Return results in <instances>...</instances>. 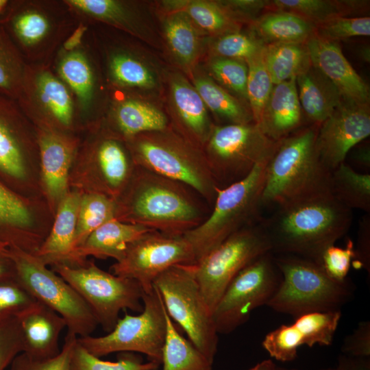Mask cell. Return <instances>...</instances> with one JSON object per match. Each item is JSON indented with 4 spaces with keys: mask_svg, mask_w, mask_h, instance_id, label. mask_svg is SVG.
Returning <instances> with one entry per match:
<instances>
[{
    "mask_svg": "<svg viewBox=\"0 0 370 370\" xmlns=\"http://www.w3.org/2000/svg\"><path fill=\"white\" fill-rule=\"evenodd\" d=\"M182 12L193 24L214 36L237 32L241 29V23L219 1H189Z\"/></svg>",
    "mask_w": 370,
    "mask_h": 370,
    "instance_id": "cell-34",
    "label": "cell"
},
{
    "mask_svg": "<svg viewBox=\"0 0 370 370\" xmlns=\"http://www.w3.org/2000/svg\"><path fill=\"white\" fill-rule=\"evenodd\" d=\"M12 27L17 38L24 43L40 40L47 32L49 23L44 16L27 12L16 16L12 20Z\"/></svg>",
    "mask_w": 370,
    "mask_h": 370,
    "instance_id": "cell-48",
    "label": "cell"
},
{
    "mask_svg": "<svg viewBox=\"0 0 370 370\" xmlns=\"http://www.w3.org/2000/svg\"><path fill=\"white\" fill-rule=\"evenodd\" d=\"M150 230L140 225L112 219L93 231L84 243L75 249L71 265L84 263L88 256L112 258L117 262L123 258L130 243Z\"/></svg>",
    "mask_w": 370,
    "mask_h": 370,
    "instance_id": "cell-20",
    "label": "cell"
},
{
    "mask_svg": "<svg viewBox=\"0 0 370 370\" xmlns=\"http://www.w3.org/2000/svg\"><path fill=\"white\" fill-rule=\"evenodd\" d=\"M116 219L170 236H183L200 225L211 208L193 189L136 166Z\"/></svg>",
    "mask_w": 370,
    "mask_h": 370,
    "instance_id": "cell-2",
    "label": "cell"
},
{
    "mask_svg": "<svg viewBox=\"0 0 370 370\" xmlns=\"http://www.w3.org/2000/svg\"><path fill=\"white\" fill-rule=\"evenodd\" d=\"M263 58L273 85L296 78L312 64L306 43L267 45Z\"/></svg>",
    "mask_w": 370,
    "mask_h": 370,
    "instance_id": "cell-29",
    "label": "cell"
},
{
    "mask_svg": "<svg viewBox=\"0 0 370 370\" xmlns=\"http://www.w3.org/2000/svg\"><path fill=\"white\" fill-rule=\"evenodd\" d=\"M131 139L136 166L187 185L212 208L219 186L201 148L170 125Z\"/></svg>",
    "mask_w": 370,
    "mask_h": 370,
    "instance_id": "cell-5",
    "label": "cell"
},
{
    "mask_svg": "<svg viewBox=\"0 0 370 370\" xmlns=\"http://www.w3.org/2000/svg\"><path fill=\"white\" fill-rule=\"evenodd\" d=\"M295 81L302 112L311 125L322 123L343 100L334 84L312 64Z\"/></svg>",
    "mask_w": 370,
    "mask_h": 370,
    "instance_id": "cell-23",
    "label": "cell"
},
{
    "mask_svg": "<svg viewBox=\"0 0 370 370\" xmlns=\"http://www.w3.org/2000/svg\"><path fill=\"white\" fill-rule=\"evenodd\" d=\"M193 264L175 265L153 282L166 312L186 332L188 340L213 363L218 347V332L212 312L195 279Z\"/></svg>",
    "mask_w": 370,
    "mask_h": 370,
    "instance_id": "cell-7",
    "label": "cell"
},
{
    "mask_svg": "<svg viewBox=\"0 0 370 370\" xmlns=\"http://www.w3.org/2000/svg\"><path fill=\"white\" fill-rule=\"evenodd\" d=\"M42 103L62 124L69 125L72 117V101L65 86L49 73H42L38 79Z\"/></svg>",
    "mask_w": 370,
    "mask_h": 370,
    "instance_id": "cell-39",
    "label": "cell"
},
{
    "mask_svg": "<svg viewBox=\"0 0 370 370\" xmlns=\"http://www.w3.org/2000/svg\"><path fill=\"white\" fill-rule=\"evenodd\" d=\"M367 214L360 223L358 246L355 249L356 258L353 261L356 268H363L370 273V216Z\"/></svg>",
    "mask_w": 370,
    "mask_h": 370,
    "instance_id": "cell-53",
    "label": "cell"
},
{
    "mask_svg": "<svg viewBox=\"0 0 370 370\" xmlns=\"http://www.w3.org/2000/svg\"><path fill=\"white\" fill-rule=\"evenodd\" d=\"M251 32L265 45L278 43H306L315 34L311 23L290 12L270 11L251 24Z\"/></svg>",
    "mask_w": 370,
    "mask_h": 370,
    "instance_id": "cell-24",
    "label": "cell"
},
{
    "mask_svg": "<svg viewBox=\"0 0 370 370\" xmlns=\"http://www.w3.org/2000/svg\"><path fill=\"white\" fill-rule=\"evenodd\" d=\"M9 245L10 244L8 242L0 241V254L6 253L8 250L7 249V247H8Z\"/></svg>",
    "mask_w": 370,
    "mask_h": 370,
    "instance_id": "cell-62",
    "label": "cell"
},
{
    "mask_svg": "<svg viewBox=\"0 0 370 370\" xmlns=\"http://www.w3.org/2000/svg\"><path fill=\"white\" fill-rule=\"evenodd\" d=\"M277 141L254 122L214 125L202 150L219 188L247 176L271 155Z\"/></svg>",
    "mask_w": 370,
    "mask_h": 370,
    "instance_id": "cell-9",
    "label": "cell"
},
{
    "mask_svg": "<svg viewBox=\"0 0 370 370\" xmlns=\"http://www.w3.org/2000/svg\"><path fill=\"white\" fill-rule=\"evenodd\" d=\"M76 8L92 15L112 21H121L125 13L120 4L111 0H72Z\"/></svg>",
    "mask_w": 370,
    "mask_h": 370,
    "instance_id": "cell-52",
    "label": "cell"
},
{
    "mask_svg": "<svg viewBox=\"0 0 370 370\" xmlns=\"http://www.w3.org/2000/svg\"><path fill=\"white\" fill-rule=\"evenodd\" d=\"M60 73L80 101L88 103L92 96L93 79L84 56L80 53H70L60 63Z\"/></svg>",
    "mask_w": 370,
    "mask_h": 370,
    "instance_id": "cell-41",
    "label": "cell"
},
{
    "mask_svg": "<svg viewBox=\"0 0 370 370\" xmlns=\"http://www.w3.org/2000/svg\"><path fill=\"white\" fill-rule=\"evenodd\" d=\"M142 300L140 314L125 312L106 335L77 337V342L99 358L114 352H138L161 364L166 329L165 307L154 286L150 292H143Z\"/></svg>",
    "mask_w": 370,
    "mask_h": 370,
    "instance_id": "cell-12",
    "label": "cell"
},
{
    "mask_svg": "<svg viewBox=\"0 0 370 370\" xmlns=\"http://www.w3.org/2000/svg\"><path fill=\"white\" fill-rule=\"evenodd\" d=\"M269 252L271 245L259 219L229 236L192 265L195 279L212 312L232 279Z\"/></svg>",
    "mask_w": 370,
    "mask_h": 370,
    "instance_id": "cell-10",
    "label": "cell"
},
{
    "mask_svg": "<svg viewBox=\"0 0 370 370\" xmlns=\"http://www.w3.org/2000/svg\"><path fill=\"white\" fill-rule=\"evenodd\" d=\"M171 95L176 112L173 128L202 149L214 126L202 99L195 87L180 77L173 80Z\"/></svg>",
    "mask_w": 370,
    "mask_h": 370,
    "instance_id": "cell-21",
    "label": "cell"
},
{
    "mask_svg": "<svg viewBox=\"0 0 370 370\" xmlns=\"http://www.w3.org/2000/svg\"><path fill=\"white\" fill-rule=\"evenodd\" d=\"M0 221L12 225H29L31 216L25 205L0 184Z\"/></svg>",
    "mask_w": 370,
    "mask_h": 370,
    "instance_id": "cell-49",
    "label": "cell"
},
{
    "mask_svg": "<svg viewBox=\"0 0 370 370\" xmlns=\"http://www.w3.org/2000/svg\"><path fill=\"white\" fill-rule=\"evenodd\" d=\"M318 127L310 124L277 141L266 165L261 206H278L330 190L331 171L316 147Z\"/></svg>",
    "mask_w": 370,
    "mask_h": 370,
    "instance_id": "cell-3",
    "label": "cell"
},
{
    "mask_svg": "<svg viewBox=\"0 0 370 370\" xmlns=\"http://www.w3.org/2000/svg\"><path fill=\"white\" fill-rule=\"evenodd\" d=\"M0 33V90L11 92L15 88L14 61Z\"/></svg>",
    "mask_w": 370,
    "mask_h": 370,
    "instance_id": "cell-54",
    "label": "cell"
},
{
    "mask_svg": "<svg viewBox=\"0 0 370 370\" xmlns=\"http://www.w3.org/2000/svg\"><path fill=\"white\" fill-rule=\"evenodd\" d=\"M194 264L193 249L183 236L150 230L130 243L111 269L113 274L136 280L143 292L149 293L164 271L175 265Z\"/></svg>",
    "mask_w": 370,
    "mask_h": 370,
    "instance_id": "cell-14",
    "label": "cell"
},
{
    "mask_svg": "<svg viewBox=\"0 0 370 370\" xmlns=\"http://www.w3.org/2000/svg\"><path fill=\"white\" fill-rule=\"evenodd\" d=\"M37 301L18 279L0 282V319L18 317Z\"/></svg>",
    "mask_w": 370,
    "mask_h": 370,
    "instance_id": "cell-45",
    "label": "cell"
},
{
    "mask_svg": "<svg viewBox=\"0 0 370 370\" xmlns=\"http://www.w3.org/2000/svg\"><path fill=\"white\" fill-rule=\"evenodd\" d=\"M351 154L350 159L361 173H369L370 170V146L369 144H358L348 153Z\"/></svg>",
    "mask_w": 370,
    "mask_h": 370,
    "instance_id": "cell-56",
    "label": "cell"
},
{
    "mask_svg": "<svg viewBox=\"0 0 370 370\" xmlns=\"http://www.w3.org/2000/svg\"><path fill=\"white\" fill-rule=\"evenodd\" d=\"M306 45L312 64L334 84L344 101L369 106V87L344 56L338 42L314 34Z\"/></svg>",
    "mask_w": 370,
    "mask_h": 370,
    "instance_id": "cell-17",
    "label": "cell"
},
{
    "mask_svg": "<svg viewBox=\"0 0 370 370\" xmlns=\"http://www.w3.org/2000/svg\"><path fill=\"white\" fill-rule=\"evenodd\" d=\"M315 34L328 41L338 42L356 36L370 35V18L338 17L315 26Z\"/></svg>",
    "mask_w": 370,
    "mask_h": 370,
    "instance_id": "cell-42",
    "label": "cell"
},
{
    "mask_svg": "<svg viewBox=\"0 0 370 370\" xmlns=\"http://www.w3.org/2000/svg\"><path fill=\"white\" fill-rule=\"evenodd\" d=\"M341 317V310L301 314L293 323L282 325L267 333L262 346L276 360L291 362L297 357L298 348L302 345L330 346Z\"/></svg>",
    "mask_w": 370,
    "mask_h": 370,
    "instance_id": "cell-16",
    "label": "cell"
},
{
    "mask_svg": "<svg viewBox=\"0 0 370 370\" xmlns=\"http://www.w3.org/2000/svg\"><path fill=\"white\" fill-rule=\"evenodd\" d=\"M194 24L186 14L176 12L165 23L169 46L176 58L184 65H190L199 51V37Z\"/></svg>",
    "mask_w": 370,
    "mask_h": 370,
    "instance_id": "cell-35",
    "label": "cell"
},
{
    "mask_svg": "<svg viewBox=\"0 0 370 370\" xmlns=\"http://www.w3.org/2000/svg\"><path fill=\"white\" fill-rule=\"evenodd\" d=\"M116 203L114 198L99 192L81 197L75 234V250L93 231L116 218Z\"/></svg>",
    "mask_w": 370,
    "mask_h": 370,
    "instance_id": "cell-33",
    "label": "cell"
},
{
    "mask_svg": "<svg viewBox=\"0 0 370 370\" xmlns=\"http://www.w3.org/2000/svg\"><path fill=\"white\" fill-rule=\"evenodd\" d=\"M80 199L77 193H72L60 200L52 230L34 254L46 265L72 264Z\"/></svg>",
    "mask_w": 370,
    "mask_h": 370,
    "instance_id": "cell-22",
    "label": "cell"
},
{
    "mask_svg": "<svg viewBox=\"0 0 370 370\" xmlns=\"http://www.w3.org/2000/svg\"><path fill=\"white\" fill-rule=\"evenodd\" d=\"M40 155L47 191L51 199L60 201L67 194L71 151L59 137L48 134L40 140Z\"/></svg>",
    "mask_w": 370,
    "mask_h": 370,
    "instance_id": "cell-26",
    "label": "cell"
},
{
    "mask_svg": "<svg viewBox=\"0 0 370 370\" xmlns=\"http://www.w3.org/2000/svg\"><path fill=\"white\" fill-rule=\"evenodd\" d=\"M364 0H270L269 10L295 14L314 26L338 17H358L369 10Z\"/></svg>",
    "mask_w": 370,
    "mask_h": 370,
    "instance_id": "cell-25",
    "label": "cell"
},
{
    "mask_svg": "<svg viewBox=\"0 0 370 370\" xmlns=\"http://www.w3.org/2000/svg\"><path fill=\"white\" fill-rule=\"evenodd\" d=\"M219 3L238 22H254L264 10L269 9L270 0H234Z\"/></svg>",
    "mask_w": 370,
    "mask_h": 370,
    "instance_id": "cell-51",
    "label": "cell"
},
{
    "mask_svg": "<svg viewBox=\"0 0 370 370\" xmlns=\"http://www.w3.org/2000/svg\"><path fill=\"white\" fill-rule=\"evenodd\" d=\"M7 252L0 254V282L17 279L14 264L11 266L7 264L9 258Z\"/></svg>",
    "mask_w": 370,
    "mask_h": 370,
    "instance_id": "cell-57",
    "label": "cell"
},
{
    "mask_svg": "<svg viewBox=\"0 0 370 370\" xmlns=\"http://www.w3.org/2000/svg\"><path fill=\"white\" fill-rule=\"evenodd\" d=\"M23 342V353L31 358L45 360L60 352L59 338L66 328L56 312L37 301L17 317Z\"/></svg>",
    "mask_w": 370,
    "mask_h": 370,
    "instance_id": "cell-18",
    "label": "cell"
},
{
    "mask_svg": "<svg viewBox=\"0 0 370 370\" xmlns=\"http://www.w3.org/2000/svg\"><path fill=\"white\" fill-rule=\"evenodd\" d=\"M208 67L212 76L221 84V86L234 92L239 99L247 103L248 67L245 61L213 56L209 62Z\"/></svg>",
    "mask_w": 370,
    "mask_h": 370,
    "instance_id": "cell-38",
    "label": "cell"
},
{
    "mask_svg": "<svg viewBox=\"0 0 370 370\" xmlns=\"http://www.w3.org/2000/svg\"><path fill=\"white\" fill-rule=\"evenodd\" d=\"M23 352V342L17 317L0 319V370H5Z\"/></svg>",
    "mask_w": 370,
    "mask_h": 370,
    "instance_id": "cell-47",
    "label": "cell"
},
{
    "mask_svg": "<svg viewBox=\"0 0 370 370\" xmlns=\"http://www.w3.org/2000/svg\"><path fill=\"white\" fill-rule=\"evenodd\" d=\"M7 254L14 264L18 280L38 301L64 319L68 333L84 337L95 331L99 323L92 310L61 276L36 256L17 247Z\"/></svg>",
    "mask_w": 370,
    "mask_h": 370,
    "instance_id": "cell-8",
    "label": "cell"
},
{
    "mask_svg": "<svg viewBox=\"0 0 370 370\" xmlns=\"http://www.w3.org/2000/svg\"><path fill=\"white\" fill-rule=\"evenodd\" d=\"M281 280L272 252L243 269L227 285L212 312L218 334L232 332L248 320L254 310L267 306Z\"/></svg>",
    "mask_w": 370,
    "mask_h": 370,
    "instance_id": "cell-13",
    "label": "cell"
},
{
    "mask_svg": "<svg viewBox=\"0 0 370 370\" xmlns=\"http://www.w3.org/2000/svg\"><path fill=\"white\" fill-rule=\"evenodd\" d=\"M77 336L66 333L59 354L53 358L38 360L22 352L12 361L9 370H70V362Z\"/></svg>",
    "mask_w": 370,
    "mask_h": 370,
    "instance_id": "cell-44",
    "label": "cell"
},
{
    "mask_svg": "<svg viewBox=\"0 0 370 370\" xmlns=\"http://www.w3.org/2000/svg\"><path fill=\"white\" fill-rule=\"evenodd\" d=\"M269 158L257 164L243 180L218 188L206 219L183 235L193 249L195 263L229 236L260 219L258 214Z\"/></svg>",
    "mask_w": 370,
    "mask_h": 370,
    "instance_id": "cell-6",
    "label": "cell"
},
{
    "mask_svg": "<svg viewBox=\"0 0 370 370\" xmlns=\"http://www.w3.org/2000/svg\"><path fill=\"white\" fill-rule=\"evenodd\" d=\"M320 370H370L369 358H356L346 355L340 356L334 367Z\"/></svg>",
    "mask_w": 370,
    "mask_h": 370,
    "instance_id": "cell-55",
    "label": "cell"
},
{
    "mask_svg": "<svg viewBox=\"0 0 370 370\" xmlns=\"http://www.w3.org/2000/svg\"><path fill=\"white\" fill-rule=\"evenodd\" d=\"M355 258L354 243L349 239L345 247H339L334 245L328 247L323 251L319 264L330 278L343 282L347 279L352 260Z\"/></svg>",
    "mask_w": 370,
    "mask_h": 370,
    "instance_id": "cell-46",
    "label": "cell"
},
{
    "mask_svg": "<svg viewBox=\"0 0 370 370\" xmlns=\"http://www.w3.org/2000/svg\"><path fill=\"white\" fill-rule=\"evenodd\" d=\"M96 162L101 185L114 198L126 188L136 166L123 147L111 139L100 144Z\"/></svg>",
    "mask_w": 370,
    "mask_h": 370,
    "instance_id": "cell-27",
    "label": "cell"
},
{
    "mask_svg": "<svg viewBox=\"0 0 370 370\" xmlns=\"http://www.w3.org/2000/svg\"><path fill=\"white\" fill-rule=\"evenodd\" d=\"M302 121L295 78L274 85L257 123L262 132L278 141L302 127Z\"/></svg>",
    "mask_w": 370,
    "mask_h": 370,
    "instance_id": "cell-19",
    "label": "cell"
},
{
    "mask_svg": "<svg viewBox=\"0 0 370 370\" xmlns=\"http://www.w3.org/2000/svg\"><path fill=\"white\" fill-rule=\"evenodd\" d=\"M116 121L119 131L130 138L145 132L160 131L169 125L162 112L136 100L125 101L121 104Z\"/></svg>",
    "mask_w": 370,
    "mask_h": 370,
    "instance_id": "cell-32",
    "label": "cell"
},
{
    "mask_svg": "<svg viewBox=\"0 0 370 370\" xmlns=\"http://www.w3.org/2000/svg\"><path fill=\"white\" fill-rule=\"evenodd\" d=\"M330 191L350 210L370 213V174L360 173L345 162L331 172Z\"/></svg>",
    "mask_w": 370,
    "mask_h": 370,
    "instance_id": "cell-30",
    "label": "cell"
},
{
    "mask_svg": "<svg viewBox=\"0 0 370 370\" xmlns=\"http://www.w3.org/2000/svg\"><path fill=\"white\" fill-rule=\"evenodd\" d=\"M110 69L114 78L125 86L147 88L155 84L150 71L140 61L127 55L114 56Z\"/></svg>",
    "mask_w": 370,
    "mask_h": 370,
    "instance_id": "cell-43",
    "label": "cell"
},
{
    "mask_svg": "<svg viewBox=\"0 0 370 370\" xmlns=\"http://www.w3.org/2000/svg\"><path fill=\"white\" fill-rule=\"evenodd\" d=\"M195 88L204 104L213 113L228 124H246L254 122L251 111L245 102L208 77L195 79Z\"/></svg>",
    "mask_w": 370,
    "mask_h": 370,
    "instance_id": "cell-31",
    "label": "cell"
},
{
    "mask_svg": "<svg viewBox=\"0 0 370 370\" xmlns=\"http://www.w3.org/2000/svg\"><path fill=\"white\" fill-rule=\"evenodd\" d=\"M275 370H299L297 369H288V368H284V367H276Z\"/></svg>",
    "mask_w": 370,
    "mask_h": 370,
    "instance_id": "cell-63",
    "label": "cell"
},
{
    "mask_svg": "<svg viewBox=\"0 0 370 370\" xmlns=\"http://www.w3.org/2000/svg\"><path fill=\"white\" fill-rule=\"evenodd\" d=\"M8 5L9 2L8 1L0 0V16L3 14Z\"/></svg>",
    "mask_w": 370,
    "mask_h": 370,
    "instance_id": "cell-61",
    "label": "cell"
},
{
    "mask_svg": "<svg viewBox=\"0 0 370 370\" xmlns=\"http://www.w3.org/2000/svg\"><path fill=\"white\" fill-rule=\"evenodd\" d=\"M160 365L150 360L145 362L132 352H120L115 362L103 360L88 352L77 340L70 370H157Z\"/></svg>",
    "mask_w": 370,
    "mask_h": 370,
    "instance_id": "cell-36",
    "label": "cell"
},
{
    "mask_svg": "<svg viewBox=\"0 0 370 370\" xmlns=\"http://www.w3.org/2000/svg\"><path fill=\"white\" fill-rule=\"evenodd\" d=\"M281 282L267 306L294 318L314 312L341 310L354 295L348 279L330 278L318 263L300 256L273 254Z\"/></svg>",
    "mask_w": 370,
    "mask_h": 370,
    "instance_id": "cell-4",
    "label": "cell"
},
{
    "mask_svg": "<svg viewBox=\"0 0 370 370\" xmlns=\"http://www.w3.org/2000/svg\"><path fill=\"white\" fill-rule=\"evenodd\" d=\"M86 31V27L80 25L64 43L66 50H72L81 42L82 36Z\"/></svg>",
    "mask_w": 370,
    "mask_h": 370,
    "instance_id": "cell-58",
    "label": "cell"
},
{
    "mask_svg": "<svg viewBox=\"0 0 370 370\" xmlns=\"http://www.w3.org/2000/svg\"><path fill=\"white\" fill-rule=\"evenodd\" d=\"M53 271L79 294L108 333L114 328L121 310L143 309V289L133 279L106 272L93 262L57 264Z\"/></svg>",
    "mask_w": 370,
    "mask_h": 370,
    "instance_id": "cell-11",
    "label": "cell"
},
{
    "mask_svg": "<svg viewBox=\"0 0 370 370\" xmlns=\"http://www.w3.org/2000/svg\"><path fill=\"white\" fill-rule=\"evenodd\" d=\"M264 46L253 34L237 32L219 36L211 48L214 57L241 60L246 62L260 53Z\"/></svg>",
    "mask_w": 370,
    "mask_h": 370,
    "instance_id": "cell-40",
    "label": "cell"
},
{
    "mask_svg": "<svg viewBox=\"0 0 370 370\" xmlns=\"http://www.w3.org/2000/svg\"><path fill=\"white\" fill-rule=\"evenodd\" d=\"M352 218V210L327 190L278 206L261 220L273 254L297 256L319 264L323 251L347 233Z\"/></svg>",
    "mask_w": 370,
    "mask_h": 370,
    "instance_id": "cell-1",
    "label": "cell"
},
{
    "mask_svg": "<svg viewBox=\"0 0 370 370\" xmlns=\"http://www.w3.org/2000/svg\"><path fill=\"white\" fill-rule=\"evenodd\" d=\"M246 63L247 103L257 124L274 85L264 61L263 51Z\"/></svg>",
    "mask_w": 370,
    "mask_h": 370,
    "instance_id": "cell-37",
    "label": "cell"
},
{
    "mask_svg": "<svg viewBox=\"0 0 370 370\" xmlns=\"http://www.w3.org/2000/svg\"><path fill=\"white\" fill-rule=\"evenodd\" d=\"M359 56L366 62H370V47L369 46L362 47L358 52Z\"/></svg>",
    "mask_w": 370,
    "mask_h": 370,
    "instance_id": "cell-60",
    "label": "cell"
},
{
    "mask_svg": "<svg viewBox=\"0 0 370 370\" xmlns=\"http://www.w3.org/2000/svg\"><path fill=\"white\" fill-rule=\"evenodd\" d=\"M277 365L271 359L262 360L247 370H275Z\"/></svg>",
    "mask_w": 370,
    "mask_h": 370,
    "instance_id": "cell-59",
    "label": "cell"
},
{
    "mask_svg": "<svg viewBox=\"0 0 370 370\" xmlns=\"http://www.w3.org/2000/svg\"><path fill=\"white\" fill-rule=\"evenodd\" d=\"M369 135V106L343 100L318 127L316 147L322 163L332 172Z\"/></svg>",
    "mask_w": 370,
    "mask_h": 370,
    "instance_id": "cell-15",
    "label": "cell"
},
{
    "mask_svg": "<svg viewBox=\"0 0 370 370\" xmlns=\"http://www.w3.org/2000/svg\"><path fill=\"white\" fill-rule=\"evenodd\" d=\"M166 336L162 370H212L211 362L179 332L165 308Z\"/></svg>",
    "mask_w": 370,
    "mask_h": 370,
    "instance_id": "cell-28",
    "label": "cell"
},
{
    "mask_svg": "<svg viewBox=\"0 0 370 370\" xmlns=\"http://www.w3.org/2000/svg\"><path fill=\"white\" fill-rule=\"evenodd\" d=\"M341 352L344 355L356 358L370 356V321H362L343 340Z\"/></svg>",
    "mask_w": 370,
    "mask_h": 370,
    "instance_id": "cell-50",
    "label": "cell"
}]
</instances>
